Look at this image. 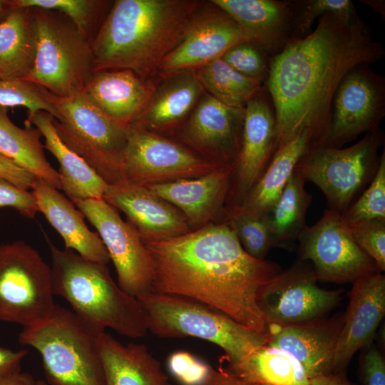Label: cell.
Listing matches in <instances>:
<instances>
[{"instance_id": "7a4b0ae2", "label": "cell", "mask_w": 385, "mask_h": 385, "mask_svg": "<svg viewBox=\"0 0 385 385\" xmlns=\"http://www.w3.org/2000/svg\"><path fill=\"white\" fill-rule=\"evenodd\" d=\"M145 244L155 265L153 292L190 297L266 334L258 296L281 268L247 254L227 222Z\"/></svg>"}, {"instance_id": "ba28073f", "label": "cell", "mask_w": 385, "mask_h": 385, "mask_svg": "<svg viewBox=\"0 0 385 385\" xmlns=\"http://www.w3.org/2000/svg\"><path fill=\"white\" fill-rule=\"evenodd\" d=\"M34 11L36 50L25 81L60 97L83 92L93 73L91 43L63 14L38 8Z\"/></svg>"}, {"instance_id": "9a60e30c", "label": "cell", "mask_w": 385, "mask_h": 385, "mask_svg": "<svg viewBox=\"0 0 385 385\" xmlns=\"http://www.w3.org/2000/svg\"><path fill=\"white\" fill-rule=\"evenodd\" d=\"M313 268L299 260L260 291L258 306L267 324H292L323 318L339 302L341 291L317 285Z\"/></svg>"}, {"instance_id": "b9f144b4", "label": "cell", "mask_w": 385, "mask_h": 385, "mask_svg": "<svg viewBox=\"0 0 385 385\" xmlns=\"http://www.w3.org/2000/svg\"><path fill=\"white\" fill-rule=\"evenodd\" d=\"M168 365L172 374L183 385H205L212 369L211 366L185 351L171 354Z\"/></svg>"}, {"instance_id": "74e56055", "label": "cell", "mask_w": 385, "mask_h": 385, "mask_svg": "<svg viewBox=\"0 0 385 385\" xmlns=\"http://www.w3.org/2000/svg\"><path fill=\"white\" fill-rule=\"evenodd\" d=\"M47 93L46 89L28 81L0 78V106L6 108L22 106L28 109V113L43 111L57 119L58 111L49 100Z\"/></svg>"}, {"instance_id": "7c38bea8", "label": "cell", "mask_w": 385, "mask_h": 385, "mask_svg": "<svg viewBox=\"0 0 385 385\" xmlns=\"http://www.w3.org/2000/svg\"><path fill=\"white\" fill-rule=\"evenodd\" d=\"M299 260L310 261L318 281L344 284L380 272L358 245L341 213L327 209L313 225L299 235Z\"/></svg>"}, {"instance_id": "8fae6325", "label": "cell", "mask_w": 385, "mask_h": 385, "mask_svg": "<svg viewBox=\"0 0 385 385\" xmlns=\"http://www.w3.org/2000/svg\"><path fill=\"white\" fill-rule=\"evenodd\" d=\"M71 201L97 230L121 289L137 299L153 292L154 261L136 230L103 198Z\"/></svg>"}, {"instance_id": "681fc988", "label": "cell", "mask_w": 385, "mask_h": 385, "mask_svg": "<svg viewBox=\"0 0 385 385\" xmlns=\"http://www.w3.org/2000/svg\"><path fill=\"white\" fill-rule=\"evenodd\" d=\"M0 385H36L31 375L21 371L0 379Z\"/></svg>"}, {"instance_id": "484cf974", "label": "cell", "mask_w": 385, "mask_h": 385, "mask_svg": "<svg viewBox=\"0 0 385 385\" xmlns=\"http://www.w3.org/2000/svg\"><path fill=\"white\" fill-rule=\"evenodd\" d=\"M97 342L105 385H170L160 363L145 345H123L105 331Z\"/></svg>"}, {"instance_id": "1f68e13d", "label": "cell", "mask_w": 385, "mask_h": 385, "mask_svg": "<svg viewBox=\"0 0 385 385\" xmlns=\"http://www.w3.org/2000/svg\"><path fill=\"white\" fill-rule=\"evenodd\" d=\"M227 368L240 379L252 384L309 385V377L294 356L267 344Z\"/></svg>"}, {"instance_id": "d4e9b609", "label": "cell", "mask_w": 385, "mask_h": 385, "mask_svg": "<svg viewBox=\"0 0 385 385\" xmlns=\"http://www.w3.org/2000/svg\"><path fill=\"white\" fill-rule=\"evenodd\" d=\"M155 88L128 69L95 71L84 88L88 99L109 118L125 125L144 111Z\"/></svg>"}, {"instance_id": "4dcf8cb0", "label": "cell", "mask_w": 385, "mask_h": 385, "mask_svg": "<svg viewBox=\"0 0 385 385\" xmlns=\"http://www.w3.org/2000/svg\"><path fill=\"white\" fill-rule=\"evenodd\" d=\"M41 131L33 125L24 128L15 125L6 107L0 106V154L58 190V173L47 160Z\"/></svg>"}, {"instance_id": "f907efd6", "label": "cell", "mask_w": 385, "mask_h": 385, "mask_svg": "<svg viewBox=\"0 0 385 385\" xmlns=\"http://www.w3.org/2000/svg\"><path fill=\"white\" fill-rule=\"evenodd\" d=\"M360 2L369 6L374 12L379 15L382 20L385 19V1L382 0H360Z\"/></svg>"}, {"instance_id": "2e32d148", "label": "cell", "mask_w": 385, "mask_h": 385, "mask_svg": "<svg viewBox=\"0 0 385 385\" xmlns=\"http://www.w3.org/2000/svg\"><path fill=\"white\" fill-rule=\"evenodd\" d=\"M275 151V114L265 87L245 107L240 150L232 165L228 210L239 207L258 182Z\"/></svg>"}, {"instance_id": "8992f818", "label": "cell", "mask_w": 385, "mask_h": 385, "mask_svg": "<svg viewBox=\"0 0 385 385\" xmlns=\"http://www.w3.org/2000/svg\"><path fill=\"white\" fill-rule=\"evenodd\" d=\"M138 299L148 331L160 337H191L213 343L224 350L228 364L267 342L266 334L252 331L188 297L153 292Z\"/></svg>"}, {"instance_id": "bcb514c9", "label": "cell", "mask_w": 385, "mask_h": 385, "mask_svg": "<svg viewBox=\"0 0 385 385\" xmlns=\"http://www.w3.org/2000/svg\"><path fill=\"white\" fill-rule=\"evenodd\" d=\"M28 351H13L0 346V379L21 371V363Z\"/></svg>"}, {"instance_id": "3957f363", "label": "cell", "mask_w": 385, "mask_h": 385, "mask_svg": "<svg viewBox=\"0 0 385 385\" xmlns=\"http://www.w3.org/2000/svg\"><path fill=\"white\" fill-rule=\"evenodd\" d=\"M202 4L192 0L115 1L91 43L93 71L128 69L148 80L181 41Z\"/></svg>"}, {"instance_id": "9c48e42d", "label": "cell", "mask_w": 385, "mask_h": 385, "mask_svg": "<svg viewBox=\"0 0 385 385\" xmlns=\"http://www.w3.org/2000/svg\"><path fill=\"white\" fill-rule=\"evenodd\" d=\"M384 143V133L379 128L346 148L313 145L294 170L320 189L329 209L342 213L374 178Z\"/></svg>"}, {"instance_id": "44dd1931", "label": "cell", "mask_w": 385, "mask_h": 385, "mask_svg": "<svg viewBox=\"0 0 385 385\" xmlns=\"http://www.w3.org/2000/svg\"><path fill=\"white\" fill-rule=\"evenodd\" d=\"M245 108L227 106L209 93L199 101L184 131L185 139L221 164H232L240 148Z\"/></svg>"}, {"instance_id": "f1b7e54d", "label": "cell", "mask_w": 385, "mask_h": 385, "mask_svg": "<svg viewBox=\"0 0 385 385\" xmlns=\"http://www.w3.org/2000/svg\"><path fill=\"white\" fill-rule=\"evenodd\" d=\"M167 78L131 124L148 130L164 128L180 121L192 109L203 91L195 70L183 71Z\"/></svg>"}, {"instance_id": "5b68a950", "label": "cell", "mask_w": 385, "mask_h": 385, "mask_svg": "<svg viewBox=\"0 0 385 385\" xmlns=\"http://www.w3.org/2000/svg\"><path fill=\"white\" fill-rule=\"evenodd\" d=\"M101 332L56 304L48 318L23 327L19 341L39 352L51 385H105L97 342Z\"/></svg>"}, {"instance_id": "603a6c76", "label": "cell", "mask_w": 385, "mask_h": 385, "mask_svg": "<svg viewBox=\"0 0 385 385\" xmlns=\"http://www.w3.org/2000/svg\"><path fill=\"white\" fill-rule=\"evenodd\" d=\"M232 164H224L195 178L146 185L178 208L191 227L205 224L222 209L228 197Z\"/></svg>"}, {"instance_id": "7bdbcfd3", "label": "cell", "mask_w": 385, "mask_h": 385, "mask_svg": "<svg viewBox=\"0 0 385 385\" xmlns=\"http://www.w3.org/2000/svg\"><path fill=\"white\" fill-rule=\"evenodd\" d=\"M11 207L25 217L33 219L38 212L32 192L21 189L0 178V207Z\"/></svg>"}, {"instance_id": "7dc6e473", "label": "cell", "mask_w": 385, "mask_h": 385, "mask_svg": "<svg viewBox=\"0 0 385 385\" xmlns=\"http://www.w3.org/2000/svg\"><path fill=\"white\" fill-rule=\"evenodd\" d=\"M205 385H255V384L245 381L233 373L227 368L220 366L217 369H212L210 376Z\"/></svg>"}, {"instance_id": "e0dca14e", "label": "cell", "mask_w": 385, "mask_h": 385, "mask_svg": "<svg viewBox=\"0 0 385 385\" xmlns=\"http://www.w3.org/2000/svg\"><path fill=\"white\" fill-rule=\"evenodd\" d=\"M245 41L248 40L242 29L227 13L215 6L210 11L201 8L181 41L163 60L158 72L168 77L183 71L197 70Z\"/></svg>"}, {"instance_id": "ffe728a7", "label": "cell", "mask_w": 385, "mask_h": 385, "mask_svg": "<svg viewBox=\"0 0 385 385\" xmlns=\"http://www.w3.org/2000/svg\"><path fill=\"white\" fill-rule=\"evenodd\" d=\"M344 312L329 319L292 324L267 326V344L290 353L302 364L309 379L332 374L337 339Z\"/></svg>"}, {"instance_id": "30bf717a", "label": "cell", "mask_w": 385, "mask_h": 385, "mask_svg": "<svg viewBox=\"0 0 385 385\" xmlns=\"http://www.w3.org/2000/svg\"><path fill=\"white\" fill-rule=\"evenodd\" d=\"M51 267L24 241L0 245V320L23 327L38 324L53 313Z\"/></svg>"}, {"instance_id": "816d5d0a", "label": "cell", "mask_w": 385, "mask_h": 385, "mask_svg": "<svg viewBox=\"0 0 385 385\" xmlns=\"http://www.w3.org/2000/svg\"><path fill=\"white\" fill-rule=\"evenodd\" d=\"M14 9L11 0H0V23L9 15Z\"/></svg>"}, {"instance_id": "836d02e7", "label": "cell", "mask_w": 385, "mask_h": 385, "mask_svg": "<svg viewBox=\"0 0 385 385\" xmlns=\"http://www.w3.org/2000/svg\"><path fill=\"white\" fill-rule=\"evenodd\" d=\"M195 71L203 88L210 95L234 108H244L265 86L260 80L238 73L221 58Z\"/></svg>"}, {"instance_id": "4fadbf2b", "label": "cell", "mask_w": 385, "mask_h": 385, "mask_svg": "<svg viewBox=\"0 0 385 385\" xmlns=\"http://www.w3.org/2000/svg\"><path fill=\"white\" fill-rule=\"evenodd\" d=\"M362 63L349 70L333 96L325 135L318 145L342 148L379 129L385 115V78Z\"/></svg>"}, {"instance_id": "f5cc1de1", "label": "cell", "mask_w": 385, "mask_h": 385, "mask_svg": "<svg viewBox=\"0 0 385 385\" xmlns=\"http://www.w3.org/2000/svg\"><path fill=\"white\" fill-rule=\"evenodd\" d=\"M36 385H46V384L41 380L36 381Z\"/></svg>"}, {"instance_id": "ee69618b", "label": "cell", "mask_w": 385, "mask_h": 385, "mask_svg": "<svg viewBox=\"0 0 385 385\" xmlns=\"http://www.w3.org/2000/svg\"><path fill=\"white\" fill-rule=\"evenodd\" d=\"M360 379L362 385H385V361L375 346H369L360 360Z\"/></svg>"}, {"instance_id": "83f0119b", "label": "cell", "mask_w": 385, "mask_h": 385, "mask_svg": "<svg viewBox=\"0 0 385 385\" xmlns=\"http://www.w3.org/2000/svg\"><path fill=\"white\" fill-rule=\"evenodd\" d=\"M36 42L34 8L14 7L0 23V78L26 80L34 66Z\"/></svg>"}, {"instance_id": "f6af8a7d", "label": "cell", "mask_w": 385, "mask_h": 385, "mask_svg": "<svg viewBox=\"0 0 385 385\" xmlns=\"http://www.w3.org/2000/svg\"><path fill=\"white\" fill-rule=\"evenodd\" d=\"M0 178L16 186L26 190H31L36 177L31 173L19 166L12 160L0 154Z\"/></svg>"}, {"instance_id": "4316f807", "label": "cell", "mask_w": 385, "mask_h": 385, "mask_svg": "<svg viewBox=\"0 0 385 385\" xmlns=\"http://www.w3.org/2000/svg\"><path fill=\"white\" fill-rule=\"evenodd\" d=\"M53 117L43 111L28 113L26 125H33L44 137V148L58 160L61 190L71 200L103 198L108 183L59 138Z\"/></svg>"}, {"instance_id": "277c9868", "label": "cell", "mask_w": 385, "mask_h": 385, "mask_svg": "<svg viewBox=\"0 0 385 385\" xmlns=\"http://www.w3.org/2000/svg\"><path fill=\"white\" fill-rule=\"evenodd\" d=\"M53 292L81 319L99 331L111 328L130 338L148 332L142 303L123 292L107 265L90 261L73 250H60L48 239Z\"/></svg>"}, {"instance_id": "d590c367", "label": "cell", "mask_w": 385, "mask_h": 385, "mask_svg": "<svg viewBox=\"0 0 385 385\" xmlns=\"http://www.w3.org/2000/svg\"><path fill=\"white\" fill-rule=\"evenodd\" d=\"M347 227L373 220L385 219V150L380 155L376 173L369 186L342 213Z\"/></svg>"}, {"instance_id": "cb8c5ba5", "label": "cell", "mask_w": 385, "mask_h": 385, "mask_svg": "<svg viewBox=\"0 0 385 385\" xmlns=\"http://www.w3.org/2000/svg\"><path fill=\"white\" fill-rule=\"evenodd\" d=\"M32 192L38 212L43 213L50 225L58 232L71 249L90 261L107 265L108 253L98 232L89 230L85 216L68 198L45 180L36 178Z\"/></svg>"}, {"instance_id": "5bb4252c", "label": "cell", "mask_w": 385, "mask_h": 385, "mask_svg": "<svg viewBox=\"0 0 385 385\" xmlns=\"http://www.w3.org/2000/svg\"><path fill=\"white\" fill-rule=\"evenodd\" d=\"M135 124L127 129L124 178L149 185L204 175L220 165Z\"/></svg>"}, {"instance_id": "d6a6232c", "label": "cell", "mask_w": 385, "mask_h": 385, "mask_svg": "<svg viewBox=\"0 0 385 385\" xmlns=\"http://www.w3.org/2000/svg\"><path fill=\"white\" fill-rule=\"evenodd\" d=\"M305 183L294 170L275 205L263 216L273 247H290L307 226L306 214L312 196Z\"/></svg>"}, {"instance_id": "6da1fadb", "label": "cell", "mask_w": 385, "mask_h": 385, "mask_svg": "<svg viewBox=\"0 0 385 385\" xmlns=\"http://www.w3.org/2000/svg\"><path fill=\"white\" fill-rule=\"evenodd\" d=\"M384 55L359 15L348 19L327 13L313 31L292 40L270 59L265 83L274 109V153L303 132L319 144L341 80L354 66Z\"/></svg>"}, {"instance_id": "e575fe53", "label": "cell", "mask_w": 385, "mask_h": 385, "mask_svg": "<svg viewBox=\"0 0 385 385\" xmlns=\"http://www.w3.org/2000/svg\"><path fill=\"white\" fill-rule=\"evenodd\" d=\"M13 7H31L59 11L75 24L91 43L106 1L98 0H11Z\"/></svg>"}, {"instance_id": "ac0fdd59", "label": "cell", "mask_w": 385, "mask_h": 385, "mask_svg": "<svg viewBox=\"0 0 385 385\" xmlns=\"http://www.w3.org/2000/svg\"><path fill=\"white\" fill-rule=\"evenodd\" d=\"M103 199L122 211L144 242L161 241L190 232L191 226L175 206L146 185L126 179L108 184Z\"/></svg>"}, {"instance_id": "f546056e", "label": "cell", "mask_w": 385, "mask_h": 385, "mask_svg": "<svg viewBox=\"0 0 385 385\" xmlns=\"http://www.w3.org/2000/svg\"><path fill=\"white\" fill-rule=\"evenodd\" d=\"M315 144L313 137L303 132L279 148L243 203L237 208L255 215H265L279 199L298 161Z\"/></svg>"}, {"instance_id": "f35d334b", "label": "cell", "mask_w": 385, "mask_h": 385, "mask_svg": "<svg viewBox=\"0 0 385 385\" xmlns=\"http://www.w3.org/2000/svg\"><path fill=\"white\" fill-rule=\"evenodd\" d=\"M291 4L296 38L305 36L315 19L327 13L348 19L358 15L350 0H297Z\"/></svg>"}, {"instance_id": "c3c4849f", "label": "cell", "mask_w": 385, "mask_h": 385, "mask_svg": "<svg viewBox=\"0 0 385 385\" xmlns=\"http://www.w3.org/2000/svg\"><path fill=\"white\" fill-rule=\"evenodd\" d=\"M309 385H355L346 377V373H332L309 379Z\"/></svg>"}, {"instance_id": "d6986e66", "label": "cell", "mask_w": 385, "mask_h": 385, "mask_svg": "<svg viewBox=\"0 0 385 385\" xmlns=\"http://www.w3.org/2000/svg\"><path fill=\"white\" fill-rule=\"evenodd\" d=\"M334 350L332 373H346L353 356L371 345L385 314V276L376 272L353 282Z\"/></svg>"}, {"instance_id": "7402d4cb", "label": "cell", "mask_w": 385, "mask_h": 385, "mask_svg": "<svg viewBox=\"0 0 385 385\" xmlns=\"http://www.w3.org/2000/svg\"><path fill=\"white\" fill-rule=\"evenodd\" d=\"M211 3L231 16L248 42L270 60L297 38L291 1L212 0Z\"/></svg>"}, {"instance_id": "60d3db41", "label": "cell", "mask_w": 385, "mask_h": 385, "mask_svg": "<svg viewBox=\"0 0 385 385\" xmlns=\"http://www.w3.org/2000/svg\"><path fill=\"white\" fill-rule=\"evenodd\" d=\"M358 245L374 260L380 272L385 270V219L348 227Z\"/></svg>"}, {"instance_id": "8d00e7d4", "label": "cell", "mask_w": 385, "mask_h": 385, "mask_svg": "<svg viewBox=\"0 0 385 385\" xmlns=\"http://www.w3.org/2000/svg\"><path fill=\"white\" fill-rule=\"evenodd\" d=\"M227 212L226 222L236 234L245 252L255 259L265 260L273 245L263 217L239 208Z\"/></svg>"}, {"instance_id": "db71d44e", "label": "cell", "mask_w": 385, "mask_h": 385, "mask_svg": "<svg viewBox=\"0 0 385 385\" xmlns=\"http://www.w3.org/2000/svg\"><path fill=\"white\" fill-rule=\"evenodd\" d=\"M255 385H270V384H255Z\"/></svg>"}, {"instance_id": "ab89813d", "label": "cell", "mask_w": 385, "mask_h": 385, "mask_svg": "<svg viewBox=\"0 0 385 385\" xmlns=\"http://www.w3.org/2000/svg\"><path fill=\"white\" fill-rule=\"evenodd\" d=\"M221 58L238 73L265 83L270 61L254 44L247 41L237 43L229 48Z\"/></svg>"}, {"instance_id": "52a82bcc", "label": "cell", "mask_w": 385, "mask_h": 385, "mask_svg": "<svg viewBox=\"0 0 385 385\" xmlns=\"http://www.w3.org/2000/svg\"><path fill=\"white\" fill-rule=\"evenodd\" d=\"M47 95L59 113L53 123L61 141L108 184L125 179L123 152L129 125L109 118L83 91L69 97L48 91Z\"/></svg>"}]
</instances>
